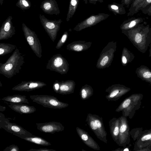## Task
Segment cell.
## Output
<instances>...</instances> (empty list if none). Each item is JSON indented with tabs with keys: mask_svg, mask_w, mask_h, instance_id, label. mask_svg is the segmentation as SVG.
I'll list each match as a JSON object with an SVG mask.
<instances>
[{
	"mask_svg": "<svg viewBox=\"0 0 151 151\" xmlns=\"http://www.w3.org/2000/svg\"><path fill=\"white\" fill-rule=\"evenodd\" d=\"M133 45L142 53H145L151 43V27L140 24L133 28L122 30Z\"/></svg>",
	"mask_w": 151,
	"mask_h": 151,
	"instance_id": "1",
	"label": "cell"
},
{
	"mask_svg": "<svg viewBox=\"0 0 151 151\" xmlns=\"http://www.w3.org/2000/svg\"><path fill=\"white\" fill-rule=\"evenodd\" d=\"M143 97L142 94L140 93L132 94L122 101L115 111H122V115L132 119L136 111L140 108Z\"/></svg>",
	"mask_w": 151,
	"mask_h": 151,
	"instance_id": "2",
	"label": "cell"
},
{
	"mask_svg": "<svg viewBox=\"0 0 151 151\" xmlns=\"http://www.w3.org/2000/svg\"><path fill=\"white\" fill-rule=\"evenodd\" d=\"M86 121L97 138L107 144V133L104 126L102 117L96 114L88 113Z\"/></svg>",
	"mask_w": 151,
	"mask_h": 151,
	"instance_id": "3",
	"label": "cell"
},
{
	"mask_svg": "<svg viewBox=\"0 0 151 151\" xmlns=\"http://www.w3.org/2000/svg\"><path fill=\"white\" fill-rule=\"evenodd\" d=\"M30 98L33 102L42 105L45 107L62 109L68 107L69 104L59 101L55 96L48 95H33Z\"/></svg>",
	"mask_w": 151,
	"mask_h": 151,
	"instance_id": "4",
	"label": "cell"
},
{
	"mask_svg": "<svg viewBox=\"0 0 151 151\" xmlns=\"http://www.w3.org/2000/svg\"><path fill=\"white\" fill-rule=\"evenodd\" d=\"M3 129L7 132L21 138L23 137L32 135V134L22 127L16 123L11 122L5 115L0 113V129Z\"/></svg>",
	"mask_w": 151,
	"mask_h": 151,
	"instance_id": "5",
	"label": "cell"
},
{
	"mask_svg": "<svg viewBox=\"0 0 151 151\" xmlns=\"http://www.w3.org/2000/svg\"><path fill=\"white\" fill-rule=\"evenodd\" d=\"M127 117L122 115L119 117V130L118 145L125 147L130 142V131Z\"/></svg>",
	"mask_w": 151,
	"mask_h": 151,
	"instance_id": "6",
	"label": "cell"
},
{
	"mask_svg": "<svg viewBox=\"0 0 151 151\" xmlns=\"http://www.w3.org/2000/svg\"><path fill=\"white\" fill-rule=\"evenodd\" d=\"M109 16V14L99 13L92 14L78 24L74 28L76 30H81L86 28L94 25L106 19Z\"/></svg>",
	"mask_w": 151,
	"mask_h": 151,
	"instance_id": "7",
	"label": "cell"
},
{
	"mask_svg": "<svg viewBox=\"0 0 151 151\" xmlns=\"http://www.w3.org/2000/svg\"><path fill=\"white\" fill-rule=\"evenodd\" d=\"M135 142L134 151H139L143 148L151 149V129L142 131Z\"/></svg>",
	"mask_w": 151,
	"mask_h": 151,
	"instance_id": "8",
	"label": "cell"
},
{
	"mask_svg": "<svg viewBox=\"0 0 151 151\" xmlns=\"http://www.w3.org/2000/svg\"><path fill=\"white\" fill-rule=\"evenodd\" d=\"M130 90V88L124 86L119 84L116 85L113 88H108L106 91L108 93V94L106 96V98L109 101H116Z\"/></svg>",
	"mask_w": 151,
	"mask_h": 151,
	"instance_id": "9",
	"label": "cell"
},
{
	"mask_svg": "<svg viewBox=\"0 0 151 151\" xmlns=\"http://www.w3.org/2000/svg\"><path fill=\"white\" fill-rule=\"evenodd\" d=\"M37 129L41 132L53 134L63 131L64 127L60 122H51L36 124Z\"/></svg>",
	"mask_w": 151,
	"mask_h": 151,
	"instance_id": "10",
	"label": "cell"
},
{
	"mask_svg": "<svg viewBox=\"0 0 151 151\" xmlns=\"http://www.w3.org/2000/svg\"><path fill=\"white\" fill-rule=\"evenodd\" d=\"M76 131L79 137L86 145L95 150H100L99 145L87 132L78 127H76Z\"/></svg>",
	"mask_w": 151,
	"mask_h": 151,
	"instance_id": "11",
	"label": "cell"
},
{
	"mask_svg": "<svg viewBox=\"0 0 151 151\" xmlns=\"http://www.w3.org/2000/svg\"><path fill=\"white\" fill-rule=\"evenodd\" d=\"M40 8L47 14L58 15L60 13L58 5L55 0H44L42 2Z\"/></svg>",
	"mask_w": 151,
	"mask_h": 151,
	"instance_id": "12",
	"label": "cell"
},
{
	"mask_svg": "<svg viewBox=\"0 0 151 151\" xmlns=\"http://www.w3.org/2000/svg\"><path fill=\"white\" fill-rule=\"evenodd\" d=\"M8 106L12 109L21 114H31L36 111L34 106L24 104L10 103Z\"/></svg>",
	"mask_w": 151,
	"mask_h": 151,
	"instance_id": "13",
	"label": "cell"
},
{
	"mask_svg": "<svg viewBox=\"0 0 151 151\" xmlns=\"http://www.w3.org/2000/svg\"><path fill=\"white\" fill-rule=\"evenodd\" d=\"M39 18L40 22L47 30H58L60 27L62 20L61 19L58 20H52L47 18L43 15L40 14Z\"/></svg>",
	"mask_w": 151,
	"mask_h": 151,
	"instance_id": "14",
	"label": "cell"
},
{
	"mask_svg": "<svg viewBox=\"0 0 151 151\" xmlns=\"http://www.w3.org/2000/svg\"><path fill=\"white\" fill-rule=\"evenodd\" d=\"M109 123L111 136L114 141L118 145L120 124L119 118H113L109 121Z\"/></svg>",
	"mask_w": 151,
	"mask_h": 151,
	"instance_id": "15",
	"label": "cell"
},
{
	"mask_svg": "<svg viewBox=\"0 0 151 151\" xmlns=\"http://www.w3.org/2000/svg\"><path fill=\"white\" fill-rule=\"evenodd\" d=\"M137 77L151 85V70L146 66L142 65L135 71Z\"/></svg>",
	"mask_w": 151,
	"mask_h": 151,
	"instance_id": "16",
	"label": "cell"
},
{
	"mask_svg": "<svg viewBox=\"0 0 151 151\" xmlns=\"http://www.w3.org/2000/svg\"><path fill=\"white\" fill-rule=\"evenodd\" d=\"M141 17H132L124 21L121 24L120 27L122 30H128L134 28L143 22Z\"/></svg>",
	"mask_w": 151,
	"mask_h": 151,
	"instance_id": "17",
	"label": "cell"
},
{
	"mask_svg": "<svg viewBox=\"0 0 151 151\" xmlns=\"http://www.w3.org/2000/svg\"><path fill=\"white\" fill-rule=\"evenodd\" d=\"M6 101L15 103L29 104L28 100L25 96L15 94L12 96H8L1 99Z\"/></svg>",
	"mask_w": 151,
	"mask_h": 151,
	"instance_id": "18",
	"label": "cell"
},
{
	"mask_svg": "<svg viewBox=\"0 0 151 151\" xmlns=\"http://www.w3.org/2000/svg\"><path fill=\"white\" fill-rule=\"evenodd\" d=\"M21 138L27 141L41 146H47L51 145L50 143L42 138L33 135L22 137Z\"/></svg>",
	"mask_w": 151,
	"mask_h": 151,
	"instance_id": "19",
	"label": "cell"
},
{
	"mask_svg": "<svg viewBox=\"0 0 151 151\" xmlns=\"http://www.w3.org/2000/svg\"><path fill=\"white\" fill-rule=\"evenodd\" d=\"M107 8L109 10L112 12L115 15L117 14L123 15L126 13L124 6L121 4L113 2L108 4Z\"/></svg>",
	"mask_w": 151,
	"mask_h": 151,
	"instance_id": "20",
	"label": "cell"
},
{
	"mask_svg": "<svg viewBox=\"0 0 151 151\" xmlns=\"http://www.w3.org/2000/svg\"><path fill=\"white\" fill-rule=\"evenodd\" d=\"M42 86H43V85H40V84L38 83H30L23 84L22 86H17L13 88L12 89L16 91H29L38 88Z\"/></svg>",
	"mask_w": 151,
	"mask_h": 151,
	"instance_id": "21",
	"label": "cell"
},
{
	"mask_svg": "<svg viewBox=\"0 0 151 151\" xmlns=\"http://www.w3.org/2000/svg\"><path fill=\"white\" fill-rule=\"evenodd\" d=\"M79 0H70L66 21H69L74 14L79 3Z\"/></svg>",
	"mask_w": 151,
	"mask_h": 151,
	"instance_id": "22",
	"label": "cell"
},
{
	"mask_svg": "<svg viewBox=\"0 0 151 151\" xmlns=\"http://www.w3.org/2000/svg\"><path fill=\"white\" fill-rule=\"evenodd\" d=\"M122 53V61L124 66H126L128 63L132 62L135 58L134 54L126 48H124Z\"/></svg>",
	"mask_w": 151,
	"mask_h": 151,
	"instance_id": "23",
	"label": "cell"
},
{
	"mask_svg": "<svg viewBox=\"0 0 151 151\" xmlns=\"http://www.w3.org/2000/svg\"><path fill=\"white\" fill-rule=\"evenodd\" d=\"M93 94L92 88L89 87H86L82 88L80 91V94L81 99L82 100L88 99Z\"/></svg>",
	"mask_w": 151,
	"mask_h": 151,
	"instance_id": "24",
	"label": "cell"
},
{
	"mask_svg": "<svg viewBox=\"0 0 151 151\" xmlns=\"http://www.w3.org/2000/svg\"><path fill=\"white\" fill-rule=\"evenodd\" d=\"M151 4V0H144L134 9L130 16H132L146 7Z\"/></svg>",
	"mask_w": 151,
	"mask_h": 151,
	"instance_id": "25",
	"label": "cell"
},
{
	"mask_svg": "<svg viewBox=\"0 0 151 151\" xmlns=\"http://www.w3.org/2000/svg\"><path fill=\"white\" fill-rule=\"evenodd\" d=\"M17 1L16 6L23 10L29 9L31 6V3L29 0H15Z\"/></svg>",
	"mask_w": 151,
	"mask_h": 151,
	"instance_id": "26",
	"label": "cell"
},
{
	"mask_svg": "<svg viewBox=\"0 0 151 151\" xmlns=\"http://www.w3.org/2000/svg\"><path fill=\"white\" fill-rule=\"evenodd\" d=\"M73 92L74 88L72 86L62 84L60 86L58 93L62 95H66Z\"/></svg>",
	"mask_w": 151,
	"mask_h": 151,
	"instance_id": "27",
	"label": "cell"
},
{
	"mask_svg": "<svg viewBox=\"0 0 151 151\" xmlns=\"http://www.w3.org/2000/svg\"><path fill=\"white\" fill-rule=\"evenodd\" d=\"M142 132L141 128L134 129L130 132V134L134 140H135L140 136Z\"/></svg>",
	"mask_w": 151,
	"mask_h": 151,
	"instance_id": "28",
	"label": "cell"
},
{
	"mask_svg": "<svg viewBox=\"0 0 151 151\" xmlns=\"http://www.w3.org/2000/svg\"><path fill=\"white\" fill-rule=\"evenodd\" d=\"M143 0H133L132 3L130 6L128 12L127 13V16H130V14L135 7Z\"/></svg>",
	"mask_w": 151,
	"mask_h": 151,
	"instance_id": "29",
	"label": "cell"
},
{
	"mask_svg": "<svg viewBox=\"0 0 151 151\" xmlns=\"http://www.w3.org/2000/svg\"><path fill=\"white\" fill-rule=\"evenodd\" d=\"M19 149L17 146L14 144L6 147L3 151H19Z\"/></svg>",
	"mask_w": 151,
	"mask_h": 151,
	"instance_id": "30",
	"label": "cell"
},
{
	"mask_svg": "<svg viewBox=\"0 0 151 151\" xmlns=\"http://www.w3.org/2000/svg\"><path fill=\"white\" fill-rule=\"evenodd\" d=\"M142 13L147 14L149 16H151V4L141 10Z\"/></svg>",
	"mask_w": 151,
	"mask_h": 151,
	"instance_id": "31",
	"label": "cell"
},
{
	"mask_svg": "<svg viewBox=\"0 0 151 151\" xmlns=\"http://www.w3.org/2000/svg\"><path fill=\"white\" fill-rule=\"evenodd\" d=\"M63 60L60 58H58L55 60L54 64L55 66L56 67H59L62 64Z\"/></svg>",
	"mask_w": 151,
	"mask_h": 151,
	"instance_id": "32",
	"label": "cell"
},
{
	"mask_svg": "<svg viewBox=\"0 0 151 151\" xmlns=\"http://www.w3.org/2000/svg\"><path fill=\"white\" fill-rule=\"evenodd\" d=\"M133 0H121V4L127 8H129Z\"/></svg>",
	"mask_w": 151,
	"mask_h": 151,
	"instance_id": "33",
	"label": "cell"
},
{
	"mask_svg": "<svg viewBox=\"0 0 151 151\" xmlns=\"http://www.w3.org/2000/svg\"><path fill=\"white\" fill-rule=\"evenodd\" d=\"M56 151L55 150L48 148L31 149L28 151Z\"/></svg>",
	"mask_w": 151,
	"mask_h": 151,
	"instance_id": "34",
	"label": "cell"
},
{
	"mask_svg": "<svg viewBox=\"0 0 151 151\" xmlns=\"http://www.w3.org/2000/svg\"><path fill=\"white\" fill-rule=\"evenodd\" d=\"M108 60L109 58L107 56L104 57L100 63L101 65L102 66H104L108 62Z\"/></svg>",
	"mask_w": 151,
	"mask_h": 151,
	"instance_id": "35",
	"label": "cell"
},
{
	"mask_svg": "<svg viewBox=\"0 0 151 151\" xmlns=\"http://www.w3.org/2000/svg\"><path fill=\"white\" fill-rule=\"evenodd\" d=\"M83 49V47L80 45H76L74 46L73 49L76 51H81Z\"/></svg>",
	"mask_w": 151,
	"mask_h": 151,
	"instance_id": "36",
	"label": "cell"
},
{
	"mask_svg": "<svg viewBox=\"0 0 151 151\" xmlns=\"http://www.w3.org/2000/svg\"><path fill=\"white\" fill-rule=\"evenodd\" d=\"M88 2L91 4L95 5L97 2H99L100 3H103V0H87Z\"/></svg>",
	"mask_w": 151,
	"mask_h": 151,
	"instance_id": "37",
	"label": "cell"
},
{
	"mask_svg": "<svg viewBox=\"0 0 151 151\" xmlns=\"http://www.w3.org/2000/svg\"><path fill=\"white\" fill-rule=\"evenodd\" d=\"M27 41L29 43V44L30 45H32L33 44L34 41L33 38L31 36H29L27 38Z\"/></svg>",
	"mask_w": 151,
	"mask_h": 151,
	"instance_id": "38",
	"label": "cell"
},
{
	"mask_svg": "<svg viewBox=\"0 0 151 151\" xmlns=\"http://www.w3.org/2000/svg\"><path fill=\"white\" fill-rule=\"evenodd\" d=\"M122 148H119L115 150V151H129L130 149L129 147L127 146L123 147Z\"/></svg>",
	"mask_w": 151,
	"mask_h": 151,
	"instance_id": "39",
	"label": "cell"
},
{
	"mask_svg": "<svg viewBox=\"0 0 151 151\" xmlns=\"http://www.w3.org/2000/svg\"><path fill=\"white\" fill-rule=\"evenodd\" d=\"M60 86L58 84L56 83L54 85V90L57 93H58Z\"/></svg>",
	"mask_w": 151,
	"mask_h": 151,
	"instance_id": "40",
	"label": "cell"
},
{
	"mask_svg": "<svg viewBox=\"0 0 151 151\" xmlns=\"http://www.w3.org/2000/svg\"><path fill=\"white\" fill-rule=\"evenodd\" d=\"M12 67V65L11 64H8L6 65L5 67V69L6 70H11Z\"/></svg>",
	"mask_w": 151,
	"mask_h": 151,
	"instance_id": "41",
	"label": "cell"
},
{
	"mask_svg": "<svg viewBox=\"0 0 151 151\" xmlns=\"http://www.w3.org/2000/svg\"><path fill=\"white\" fill-rule=\"evenodd\" d=\"M67 37V35L66 34L64 35L62 37L61 41L62 42L64 43Z\"/></svg>",
	"mask_w": 151,
	"mask_h": 151,
	"instance_id": "42",
	"label": "cell"
},
{
	"mask_svg": "<svg viewBox=\"0 0 151 151\" xmlns=\"http://www.w3.org/2000/svg\"><path fill=\"white\" fill-rule=\"evenodd\" d=\"M6 109L5 106H3L1 105L0 106V111H4Z\"/></svg>",
	"mask_w": 151,
	"mask_h": 151,
	"instance_id": "43",
	"label": "cell"
},
{
	"mask_svg": "<svg viewBox=\"0 0 151 151\" xmlns=\"http://www.w3.org/2000/svg\"><path fill=\"white\" fill-rule=\"evenodd\" d=\"M150 49L149 50V57H151V43L150 45Z\"/></svg>",
	"mask_w": 151,
	"mask_h": 151,
	"instance_id": "44",
	"label": "cell"
},
{
	"mask_svg": "<svg viewBox=\"0 0 151 151\" xmlns=\"http://www.w3.org/2000/svg\"><path fill=\"white\" fill-rule=\"evenodd\" d=\"M4 52V50L3 49L1 48L0 49V55H1Z\"/></svg>",
	"mask_w": 151,
	"mask_h": 151,
	"instance_id": "45",
	"label": "cell"
},
{
	"mask_svg": "<svg viewBox=\"0 0 151 151\" xmlns=\"http://www.w3.org/2000/svg\"><path fill=\"white\" fill-rule=\"evenodd\" d=\"M3 0H0V4L1 6L2 5Z\"/></svg>",
	"mask_w": 151,
	"mask_h": 151,
	"instance_id": "46",
	"label": "cell"
},
{
	"mask_svg": "<svg viewBox=\"0 0 151 151\" xmlns=\"http://www.w3.org/2000/svg\"></svg>",
	"mask_w": 151,
	"mask_h": 151,
	"instance_id": "47",
	"label": "cell"
},
{
	"mask_svg": "<svg viewBox=\"0 0 151 151\" xmlns=\"http://www.w3.org/2000/svg\"><path fill=\"white\" fill-rule=\"evenodd\" d=\"M151 151V149H150Z\"/></svg>",
	"mask_w": 151,
	"mask_h": 151,
	"instance_id": "48",
	"label": "cell"
}]
</instances>
